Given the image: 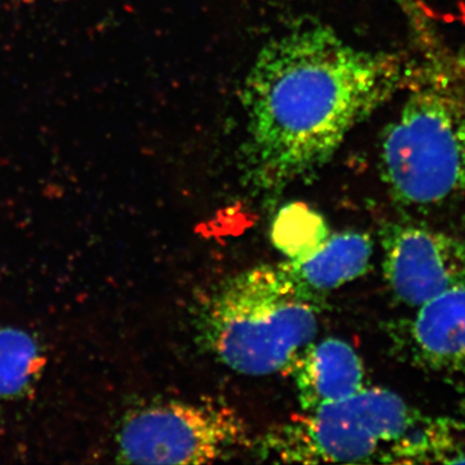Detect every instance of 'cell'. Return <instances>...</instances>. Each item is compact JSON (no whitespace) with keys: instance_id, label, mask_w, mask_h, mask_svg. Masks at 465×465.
Segmentation results:
<instances>
[{"instance_id":"6da1fadb","label":"cell","mask_w":465,"mask_h":465,"mask_svg":"<svg viewBox=\"0 0 465 465\" xmlns=\"http://www.w3.org/2000/svg\"><path fill=\"white\" fill-rule=\"evenodd\" d=\"M409 79L397 54L361 50L318 24L269 42L244 84L247 185L271 194L313 176Z\"/></svg>"},{"instance_id":"7a4b0ae2","label":"cell","mask_w":465,"mask_h":465,"mask_svg":"<svg viewBox=\"0 0 465 465\" xmlns=\"http://www.w3.org/2000/svg\"><path fill=\"white\" fill-rule=\"evenodd\" d=\"M320 296L277 266H258L223 283L198 316L210 353L232 371L274 374L290 366L318 330Z\"/></svg>"},{"instance_id":"3957f363","label":"cell","mask_w":465,"mask_h":465,"mask_svg":"<svg viewBox=\"0 0 465 465\" xmlns=\"http://www.w3.org/2000/svg\"><path fill=\"white\" fill-rule=\"evenodd\" d=\"M382 180L394 201L430 210L465 195V96L445 84L414 87L382 134Z\"/></svg>"},{"instance_id":"277c9868","label":"cell","mask_w":465,"mask_h":465,"mask_svg":"<svg viewBox=\"0 0 465 465\" xmlns=\"http://www.w3.org/2000/svg\"><path fill=\"white\" fill-rule=\"evenodd\" d=\"M427 419L394 391L363 388L275 425L258 454L281 463H397Z\"/></svg>"},{"instance_id":"5b68a950","label":"cell","mask_w":465,"mask_h":465,"mask_svg":"<svg viewBox=\"0 0 465 465\" xmlns=\"http://www.w3.org/2000/svg\"><path fill=\"white\" fill-rule=\"evenodd\" d=\"M115 443L122 463L206 464L237 454L250 437L231 407L170 401L128 412Z\"/></svg>"},{"instance_id":"8992f818","label":"cell","mask_w":465,"mask_h":465,"mask_svg":"<svg viewBox=\"0 0 465 465\" xmlns=\"http://www.w3.org/2000/svg\"><path fill=\"white\" fill-rule=\"evenodd\" d=\"M384 277L393 295L419 308L465 284V242L424 226L390 224L382 229Z\"/></svg>"},{"instance_id":"52a82bcc","label":"cell","mask_w":465,"mask_h":465,"mask_svg":"<svg viewBox=\"0 0 465 465\" xmlns=\"http://www.w3.org/2000/svg\"><path fill=\"white\" fill-rule=\"evenodd\" d=\"M292 365L300 406L304 411L347 400L365 388L362 361L353 347L341 339L307 345Z\"/></svg>"},{"instance_id":"ba28073f","label":"cell","mask_w":465,"mask_h":465,"mask_svg":"<svg viewBox=\"0 0 465 465\" xmlns=\"http://www.w3.org/2000/svg\"><path fill=\"white\" fill-rule=\"evenodd\" d=\"M409 341L416 361L425 367L465 376V284L419 307Z\"/></svg>"},{"instance_id":"9c48e42d","label":"cell","mask_w":465,"mask_h":465,"mask_svg":"<svg viewBox=\"0 0 465 465\" xmlns=\"http://www.w3.org/2000/svg\"><path fill=\"white\" fill-rule=\"evenodd\" d=\"M374 243L366 232H344L327 238L311 255L289 260L281 268L312 291L335 290L366 273Z\"/></svg>"},{"instance_id":"30bf717a","label":"cell","mask_w":465,"mask_h":465,"mask_svg":"<svg viewBox=\"0 0 465 465\" xmlns=\"http://www.w3.org/2000/svg\"><path fill=\"white\" fill-rule=\"evenodd\" d=\"M45 356L32 333L0 326V401L20 399L41 378Z\"/></svg>"},{"instance_id":"8fae6325","label":"cell","mask_w":465,"mask_h":465,"mask_svg":"<svg viewBox=\"0 0 465 465\" xmlns=\"http://www.w3.org/2000/svg\"><path fill=\"white\" fill-rule=\"evenodd\" d=\"M329 237L323 216L300 202L281 208L272 228L274 246L290 260L311 255Z\"/></svg>"}]
</instances>
